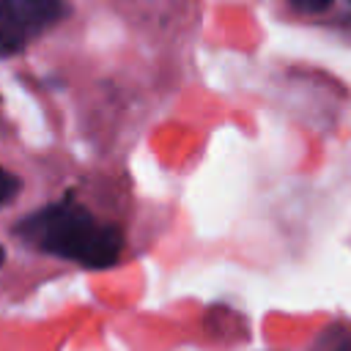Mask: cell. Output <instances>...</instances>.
<instances>
[{
	"instance_id": "2",
	"label": "cell",
	"mask_w": 351,
	"mask_h": 351,
	"mask_svg": "<svg viewBox=\"0 0 351 351\" xmlns=\"http://www.w3.org/2000/svg\"><path fill=\"white\" fill-rule=\"evenodd\" d=\"M22 22L27 25L30 36L41 33L44 27L55 25L63 14H66V3L63 0H14Z\"/></svg>"
},
{
	"instance_id": "4",
	"label": "cell",
	"mask_w": 351,
	"mask_h": 351,
	"mask_svg": "<svg viewBox=\"0 0 351 351\" xmlns=\"http://www.w3.org/2000/svg\"><path fill=\"white\" fill-rule=\"evenodd\" d=\"M16 192H19V181H16V176L0 167V206L11 203Z\"/></svg>"
},
{
	"instance_id": "6",
	"label": "cell",
	"mask_w": 351,
	"mask_h": 351,
	"mask_svg": "<svg viewBox=\"0 0 351 351\" xmlns=\"http://www.w3.org/2000/svg\"><path fill=\"white\" fill-rule=\"evenodd\" d=\"M337 351H351V343H346V346H340Z\"/></svg>"
},
{
	"instance_id": "1",
	"label": "cell",
	"mask_w": 351,
	"mask_h": 351,
	"mask_svg": "<svg viewBox=\"0 0 351 351\" xmlns=\"http://www.w3.org/2000/svg\"><path fill=\"white\" fill-rule=\"evenodd\" d=\"M16 233L52 255L77 261L90 269H101L118 261L123 239L118 228L96 222L82 206L77 203H58L47 206L30 217H25Z\"/></svg>"
},
{
	"instance_id": "7",
	"label": "cell",
	"mask_w": 351,
	"mask_h": 351,
	"mask_svg": "<svg viewBox=\"0 0 351 351\" xmlns=\"http://www.w3.org/2000/svg\"><path fill=\"white\" fill-rule=\"evenodd\" d=\"M3 258H5V255H3V247H0V263H3Z\"/></svg>"
},
{
	"instance_id": "5",
	"label": "cell",
	"mask_w": 351,
	"mask_h": 351,
	"mask_svg": "<svg viewBox=\"0 0 351 351\" xmlns=\"http://www.w3.org/2000/svg\"><path fill=\"white\" fill-rule=\"evenodd\" d=\"M296 8H302V11H324L332 0H291Z\"/></svg>"
},
{
	"instance_id": "3",
	"label": "cell",
	"mask_w": 351,
	"mask_h": 351,
	"mask_svg": "<svg viewBox=\"0 0 351 351\" xmlns=\"http://www.w3.org/2000/svg\"><path fill=\"white\" fill-rule=\"evenodd\" d=\"M27 38H30V30L22 22L14 0H0V58L19 52Z\"/></svg>"
}]
</instances>
